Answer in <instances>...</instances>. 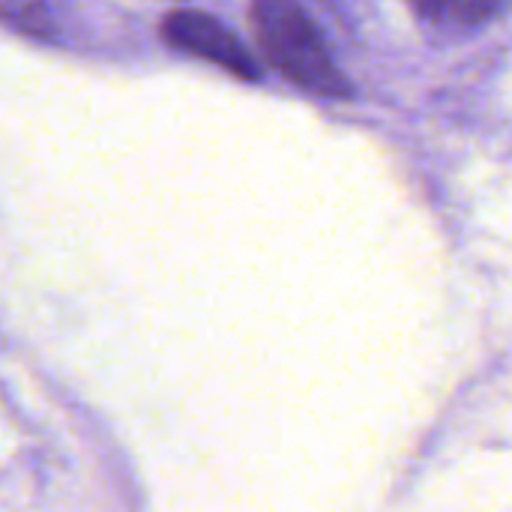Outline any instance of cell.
<instances>
[{
	"label": "cell",
	"mask_w": 512,
	"mask_h": 512,
	"mask_svg": "<svg viewBox=\"0 0 512 512\" xmlns=\"http://www.w3.org/2000/svg\"><path fill=\"white\" fill-rule=\"evenodd\" d=\"M252 18L267 60L288 81L330 99L351 96V84L333 63L315 21L303 6L288 0H261L255 3Z\"/></svg>",
	"instance_id": "1"
},
{
	"label": "cell",
	"mask_w": 512,
	"mask_h": 512,
	"mask_svg": "<svg viewBox=\"0 0 512 512\" xmlns=\"http://www.w3.org/2000/svg\"><path fill=\"white\" fill-rule=\"evenodd\" d=\"M162 36L177 51L210 60V63L228 69L237 78H246V81L261 78V69H258L255 57L249 54V48L243 45V39L210 12L174 9L162 21Z\"/></svg>",
	"instance_id": "2"
},
{
	"label": "cell",
	"mask_w": 512,
	"mask_h": 512,
	"mask_svg": "<svg viewBox=\"0 0 512 512\" xmlns=\"http://www.w3.org/2000/svg\"><path fill=\"white\" fill-rule=\"evenodd\" d=\"M501 6L483 3V0H453V3H423L414 12L420 18H429L432 24H453V27H474L489 21Z\"/></svg>",
	"instance_id": "3"
},
{
	"label": "cell",
	"mask_w": 512,
	"mask_h": 512,
	"mask_svg": "<svg viewBox=\"0 0 512 512\" xmlns=\"http://www.w3.org/2000/svg\"><path fill=\"white\" fill-rule=\"evenodd\" d=\"M45 6L39 3H12V6H0V18L15 24V27H24L27 33H36V36H48V18H45Z\"/></svg>",
	"instance_id": "4"
}]
</instances>
